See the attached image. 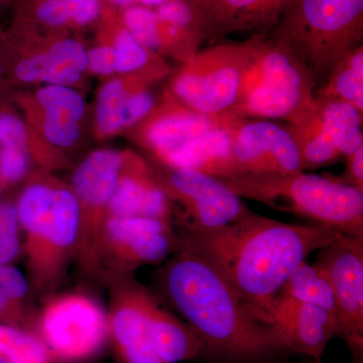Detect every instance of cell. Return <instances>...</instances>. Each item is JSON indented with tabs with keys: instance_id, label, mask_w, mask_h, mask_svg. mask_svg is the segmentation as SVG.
<instances>
[{
	"instance_id": "obj_13",
	"label": "cell",
	"mask_w": 363,
	"mask_h": 363,
	"mask_svg": "<svg viewBox=\"0 0 363 363\" xmlns=\"http://www.w3.org/2000/svg\"><path fill=\"white\" fill-rule=\"evenodd\" d=\"M16 54L9 61L11 82L75 87L87 72V49L64 32H54L35 51L20 48Z\"/></svg>"
},
{
	"instance_id": "obj_12",
	"label": "cell",
	"mask_w": 363,
	"mask_h": 363,
	"mask_svg": "<svg viewBox=\"0 0 363 363\" xmlns=\"http://www.w3.org/2000/svg\"><path fill=\"white\" fill-rule=\"evenodd\" d=\"M233 154L238 177L303 172L293 136L271 121L245 119L234 133Z\"/></svg>"
},
{
	"instance_id": "obj_5",
	"label": "cell",
	"mask_w": 363,
	"mask_h": 363,
	"mask_svg": "<svg viewBox=\"0 0 363 363\" xmlns=\"http://www.w3.org/2000/svg\"><path fill=\"white\" fill-rule=\"evenodd\" d=\"M267 35H250L240 42L215 43L182 64L169 92L193 111L225 114L238 102L250 66Z\"/></svg>"
},
{
	"instance_id": "obj_36",
	"label": "cell",
	"mask_w": 363,
	"mask_h": 363,
	"mask_svg": "<svg viewBox=\"0 0 363 363\" xmlns=\"http://www.w3.org/2000/svg\"><path fill=\"white\" fill-rule=\"evenodd\" d=\"M18 211L13 203L0 201V235H18Z\"/></svg>"
},
{
	"instance_id": "obj_16",
	"label": "cell",
	"mask_w": 363,
	"mask_h": 363,
	"mask_svg": "<svg viewBox=\"0 0 363 363\" xmlns=\"http://www.w3.org/2000/svg\"><path fill=\"white\" fill-rule=\"evenodd\" d=\"M150 293L131 285L124 290L108 322L119 363H164L157 353L147 315Z\"/></svg>"
},
{
	"instance_id": "obj_33",
	"label": "cell",
	"mask_w": 363,
	"mask_h": 363,
	"mask_svg": "<svg viewBox=\"0 0 363 363\" xmlns=\"http://www.w3.org/2000/svg\"><path fill=\"white\" fill-rule=\"evenodd\" d=\"M30 167V152L23 147H0V190L21 181Z\"/></svg>"
},
{
	"instance_id": "obj_35",
	"label": "cell",
	"mask_w": 363,
	"mask_h": 363,
	"mask_svg": "<svg viewBox=\"0 0 363 363\" xmlns=\"http://www.w3.org/2000/svg\"><path fill=\"white\" fill-rule=\"evenodd\" d=\"M346 160L347 164L342 175L332 178L363 193V145L346 157Z\"/></svg>"
},
{
	"instance_id": "obj_3",
	"label": "cell",
	"mask_w": 363,
	"mask_h": 363,
	"mask_svg": "<svg viewBox=\"0 0 363 363\" xmlns=\"http://www.w3.org/2000/svg\"><path fill=\"white\" fill-rule=\"evenodd\" d=\"M309 72L315 90L363 40V0H294L271 32Z\"/></svg>"
},
{
	"instance_id": "obj_1",
	"label": "cell",
	"mask_w": 363,
	"mask_h": 363,
	"mask_svg": "<svg viewBox=\"0 0 363 363\" xmlns=\"http://www.w3.org/2000/svg\"><path fill=\"white\" fill-rule=\"evenodd\" d=\"M166 298L202 344L201 363H292L277 327L250 307L213 266L179 248L161 274Z\"/></svg>"
},
{
	"instance_id": "obj_22",
	"label": "cell",
	"mask_w": 363,
	"mask_h": 363,
	"mask_svg": "<svg viewBox=\"0 0 363 363\" xmlns=\"http://www.w3.org/2000/svg\"><path fill=\"white\" fill-rule=\"evenodd\" d=\"M98 40L113 48L118 75L168 71V67L161 57L140 45L121 23L116 9L104 1L101 18L98 21Z\"/></svg>"
},
{
	"instance_id": "obj_7",
	"label": "cell",
	"mask_w": 363,
	"mask_h": 363,
	"mask_svg": "<svg viewBox=\"0 0 363 363\" xmlns=\"http://www.w3.org/2000/svg\"><path fill=\"white\" fill-rule=\"evenodd\" d=\"M362 114L345 102L314 97L288 119L286 128L297 145L303 172L334 164L362 145Z\"/></svg>"
},
{
	"instance_id": "obj_23",
	"label": "cell",
	"mask_w": 363,
	"mask_h": 363,
	"mask_svg": "<svg viewBox=\"0 0 363 363\" xmlns=\"http://www.w3.org/2000/svg\"><path fill=\"white\" fill-rule=\"evenodd\" d=\"M102 9L104 0H28L18 21L65 33L98 23Z\"/></svg>"
},
{
	"instance_id": "obj_30",
	"label": "cell",
	"mask_w": 363,
	"mask_h": 363,
	"mask_svg": "<svg viewBox=\"0 0 363 363\" xmlns=\"http://www.w3.org/2000/svg\"><path fill=\"white\" fill-rule=\"evenodd\" d=\"M154 11L160 21L194 30L202 35L205 42L204 21L198 4L189 0H166Z\"/></svg>"
},
{
	"instance_id": "obj_41",
	"label": "cell",
	"mask_w": 363,
	"mask_h": 363,
	"mask_svg": "<svg viewBox=\"0 0 363 363\" xmlns=\"http://www.w3.org/2000/svg\"><path fill=\"white\" fill-rule=\"evenodd\" d=\"M296 363H322V362H318V360L313 359V358L304 357Z\"/></svg>"
},
{
	"instance_id": "obj_19",
	"label": "cell",
	"mask_w": 363,
	"mask_h": 363,
	"mask_svg": "<svg viewBox=\"0 0 363 363\" xmlns=\"http://www.w3.org/2000/svg\"><path fill=\"white\" fill-rule=\"evenodd\" d=\"M125 152L102 149L91 152L78 164L72 177V191L81 208V222L89 228L99 225L108 209L123 169Z\"/></svg>"
},
{
	"instance_id": "obj_43",
	"label": "cell",
	"mask_w": 363,
	"mask_h": 363,
	"mask_svg": "<svg viewBox=\"0 0 363 363\" xmlns=\"http://www.w3.org/2000/svg\"><path fill=\"white\" fill-rule=\"evenodd\" d=\"M0 363H7L6 360L4 359V358L0 357Z\"/></svg>"
},
{
	"instance_id": "obj_34",
	"label": "cell",
	"mask_w": 363,
	"mask_h": 363,
	"mask_svg": "<svg viewBox=\"0 0 363 363\" xmlns=\"http://www.w3.org/2000/svg\"><path fill=\"white\" fill-rule=\"evenodd\" d=\"M87 71L102 77L116 74V52L111 45L99 42L96 47L87 50Z\"/></svg>"
},
{
	"instance_id": "obj_10",
	"label": "cell",
	"mask_w": 363,
	"mask_h": 363,
	"mask_svg": "<svg viewBox=\"0 0 363 363\" xmlns=\"http://www.w3.org/2000/svg\"><path fill=\"white\" fill-rule=\"evenodd\" d=\"M108 322L90 298L66 296L48 306L40 320V339L52 355L78 360L95 354L104 345Z\"/></svg>"
},
{
	"instance_id": "obj_28",
	"label": "cell",
	"mask_w": 363,
	"mask_h": 363,
	"mask_svg": "<svg viewBox=\"0 0 363 363\" xmlns=\"http://www.w3.org/2000/svg\"><path fill=\"white\" fill-rule=\"evenodd\" d=\"M14 99L35 107L50 116L62 117L81 123L84 118V97L75 87L62 85H43L32 95L18 94Z\"/></svg>"
},
{
	"instance_id": "obj_25",
	"label": "cell",
	"mask_w": 363,
	"mask_h": 363,
	"mask_svg": "<svg viewBox=\"0 0 363 363\" xmlns=\"http://www.w3.org/2000/svg\"><path fill=\"white\" fill-rule=\"evenodd\" d=\"M314 97L345 102L363 113V45L335 67Z\"/></svg>"
},
{
	"instance_id": "obj_18",
	"label": "cell",
	"mask_w": 363,
	"mask_h": 363,
	"mask_svg": "<svg viewBox=\"0 0 363 363\" xmlns=\"http://www.w3.org/2000/svg\"><path fill=\"white\" fill-rule=\"evenodd\" d=\"M112 217H140L171 221L168 197L155 178L147 162L131 152H125L123 169L109 202Z\"/></svg>"
},
{
	"instance_id": "obj_11",
	"label": "cell",
	"mask_w": 363,
	"mask_h": 363,
	"mask_svg": "<svg viewBox=\"0 0 363 363\" xmlns=\"http://www.w3.org/2000/svg\"><path fill=\"white\" fill-rule=\"evenodd\" d=\"M242 119L230 113L205 114L189 108L168 90L161 104L135 125L138 142L150 150L157 162L205 133L231 128Z\"/></svg>"
},
{
	"instance_id": "obj_6",
	"label": "cell",
	"mask_w": 363,
	"mask_h": 363,
	"mask_svg": "<svg viewBox=\"0 0 363 363\" xmlns=\"http://www.w3.org/2000/svg\"><path fill=\"white\" fill-rule=\"evenodd\" d=\"M314 93L307 69L267 35L243 81L240 98L228 113L245 119L288 121L311 104Z\"/></svg>"
},
{
	"instance_id": "obj_38",
	"label": "cell",
	"mask_w": 363,
	"mask_h": 363,
	"mask_svg": "<svg viewBox=\"0 0 363 363\" xmlns=\"http://www.w3.org/2000/svg\"><path fill=\"white\" fill-rule=\"evenodd\" d=\"M11 45L9 40L0 35V87L6 84L9 74V61L11 56Z\"/></svg>"
},
{
	"instance_id": "obj_40",
	"label": "cell",
	"mask_w": 363,
	"mask_h": 363,
	"mask_svg": "<svg viewBox=\"0 0 363 363\" xmlns=\"http://www.w3.org/2000/svg\"><path fill=\"white\" fill-rule=\"evenodd\" d=\"M166 0H136L138 6L149 7V9H155L156 7L161 6Z\"/></svg>"
},
{
	"instance_id": "obj_8",
	"label": "cell",
	"mask_w": 363,
	"mask_h": 363,
	"mask_svg": "<svg viewBox=\"0 0 363 363\" xmlns=\"http://www.w3.org/2000/svg\"><path fill=\"white\" fill-rule=\"evenodd\" d=\"M162 169V173H154L155 178L169 205L180 207L183 233L226 225L252 212L219 179L192 169Z\"/></svg>"
},
{
	"instance_id": "obj_29",
	"label": "cell",
	"mask_w": 363,
	"mask_h": 363,
	"mask_svg": "<svg viewBox=\"0 0 363 363\" xmlns=\"http://www.w3.org/2000/svg\"><path fill=\"white\" fill-rule=\"evenodd\" d=\"M52 355L42 339L0 323V357L7 363H49Z\"/></svg>"
},
{
	"instance_id": "obj_9",
	"label": "cell",
	"mask_w": 363,
	"mask_h": 363,
	"mask_svg": "<svg viewBox=\"0 0 363 363\" xmlns=\"http://www.w3.org/2000/svg\"><path fill=\"white\" fill-rule=\"evenodd\" d=\"M314 264L328 277L337 308V333L352 363H363V236L342 234L317 250Z\"/></svg>"
},
{
	"instance_id": "obj_15",
	"label": "cell",
	"mask_w": 363,
	"mask_h": 363,
	"mask_svg": "<svg viewBox=\"0 0 363 363\" xmlns=\"http://www.w3.org/2000/svg\"><path fill=\"white\" fill-rule=\"evenodd\" d=\"M294 0H202L205 40L233 33L267 35Z\"/></svg>"
},
{
	"instance_id": "obj_37",
	"label": "cell",
	"mask_w": 363,
	"mask_h": 363,
	"mask_svg": "<svg viewBox=\"0 0 363 363\" xmlns=\"http://www.w3.org/2000/svg\"><path fill=\"white\" fill-rule=\"evenodd\" d=\"M20 252L18 235H0V266L11 264Z\"/></svg>"
},
{
	"instance_id": "obj_2",
	"label": "cell",
	"mask_w": 363,
	"mask_h": 363,
	"mask_svg": "<svg viewBox=\"0 0 363 363\" xmlns=\"http://www.w3.org/2000/svg\"><path fill=\"white\" fill-rule=\"evenodd\" d=\"M341 235L326 227L285 223L252 211L233 223L182 233L179 240L180 248L207 260L245 302L271 321L272 306L291 272Z\"/></svg>"
},
{
	"instance_id": "obj_39",
	"label": "cell",
	"mask_w": 363,
	"mask_h": 363,
	"mask_svg": "<svg viewBox=\"0 0 363 363\" xmlns=\"http://www.w3.org/2000/svg\"><path fill=\"white\" fill-rule=\"evenodd\" d=\"M104 1L116 9H125V7L138 4L136 0H104Z\"/></svg>"
},
{
	"instance_id": "obj_24",
	"label": "cell",
	"mask_w": 363,
	"mask_h": 363,
	"mask_svg": "<svg viewBox=\"0 0 363 363\" xmlns=\"http://www.w3.org/2000/svg\"><path fill=\"white\" fill-rule=\"evenodd\" d=\"M147 308L150 331L162 362L199 360L202 344L194 329L161 309L150 295L147 298Z\"/></svg>"
},
{
	"instance_id": "obj_31",
	"label": "cell",
	"mask_w": 363,
	"mask_h": 363,
	"mask_svg": "<svg viewBox=\"0 0 363 363\" xmlns=\"http://www.w3.org/2000/svg\"><path fill=\"white\" fill-rule=\"evenodd\" d=\"M35 131L26 119L4 101H0V147H18L33 150Z\"/></svg>"
},
{
	"instance_id": "obj_17",
	"label": "cell",
	"mask_w": 363,
	"mask_h": 363,
	"mask_svg": "<svg viewBox=\"0 0 363 363\" xmlns=\"http://www.w3.org/2000/svg\"><path fill=\"white\" fill-rule=\"evenodd\" d=\"M107 240L128 264H156L179 250L171 222L140 217H112L104 223Z\"/></svg>"
},
{
	"instance_id": "obj_44",
	"label": "cell",
	"mask_w": 363,
	"mask_h": 363,
	"mask_svg": "<svg viewBox=\"0 0 363 363\" xmlns=\"http://www.w3.org/2000/svg\"><path fill=\"white\" fill-rule=\"evenodd\" d=\"M6 1V0H0V4H4Z\"/></svg>"
},
{
	"instance_id": "obj_27",
	"label": "cell",
	"mask_w": 363,
	"mask_h": 363,
	"mask_svg": "<svg viewBox=\"0 0 363 363\" xmlns=\"http://www.w3.org/2000/svg\"><path fill=\"white\" fill-rule=\"evenodd\" d=\"M135 75L109 79L100 87L95 106V131L98 138H111L124 130V101Z\"/></svg>"
},
{
	"instance_id": "obj_26",
	"label": "cell",
	"mask_w": 363,
	"mask_h": 363,
	"mask_svg": "<svg viewBox=\"0 0 363 363\" xmlns=\"http://www.w3.org/2000/svg\"><path fill=\"white\" fill-rule=\"evenodd\" d=\"M281 295L317 306L337 317L335 297L323 269L303 260L288 277ZM337 322V321H336Z\"/></svg>"
},
{
	"instance_id": "obj_32",
	"label": "cell",
	"mask_w": 363,
	"mask_h": 363,
	"mask_svg": "<svg viewBox=\"0 0 363 363\" xmlns=\"http://www.w3.org/2000/svg\"><path fill=\"white\" fill-rule=\"evenodd\" d=\"M28 291V281L20 269L0 266V320L11 319Z\"/></svg>"
},
{
	"instance_id": "obj_21",
	"label": "cell",
	"mask_w": 363,
	"mask_h": 363,
	"mask_svg": "<svg viewBox=\"0 0 363 363\" xmlns=\"http://www.w3.org/2000/svg\"><path fill=\"white\" fill-rule=\"evenodd\" d=\"M231 128L205 133L168 155L160 164L174 169H192L219 180L236 178L233 147L234 133L242 121Z\"/></svg>"
},
{
	"instance_id": "obj_4",
	"label": "cell",
	"mask_w": 363,
	"mask_h": 363,
	"mask_svg": "<svg viewBox=\"0 0 363 363\" xmlns=\"http://www.w3.org/2000/svg\"><path fill=\"white\" fill-rule=\"evenodd\" d=\"M220 181L241 199L262 203L346 235L363 236V193L332 177L300 172Z\"/></svg>"
},
{
	"instance_id": "obj_42",
	"label": "cell",
	"mask_w": 363,
	"mask_h": 363,
	"mask_svg": "<svg viewBox=\"0 0 363 363\" xmlns=\"http://www.w3.org/2000/svg\"><path fill=\"white\" fill-rule=\"evenodd\" d=\"M189 1L194 2V4H198V6H199V4H201L202 0H189Z\"/></svg>"
},
{
	"instance_id": "obj_14",
	"label": "cell",
	"mask_w": 363,
	"mask_h": 363,
	"mask_svg": "<svg viewBox=\"0 0 363 363\" xmlns=\"http://www.w3.org/2000/svg\"><path fill=\"white\" fill-rule=\"evenodd\" d=\"M269 319L289 350L318 362L337 333L336 318L330 313L281 294L272 306Z\"/></svg>"
},
{
	"instance_id": "obj_20",
	"label": "cell",
	"mask_w": 363,
	"mask_h": 363,
	"mask_svg": "<svg viewBox=\"0 0 363 363\" xmlns=\"http://www.w3.org/2000/svg\"><path fill=\"white\" fill-rule=\"evenodd\" d=\"M81 228V208L72 189L56 185L54 209L49 224L33 245L28 247L33 269L51 272L52 264L70 250Z\"/></svg>"
}]
</instances>
